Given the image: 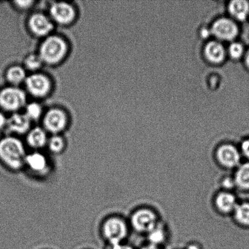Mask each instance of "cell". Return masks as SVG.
Returning a JSON list of instances; mask_svg holds the SVG:
<instances>
[{"mask_svg": "<svg viewBox=\"0 0 249 249\" xmlns=\"http://www.w3.org/2000/svg\"><path fill=\"white\" fill-rule=\"evenodd\" d=\"M25 145L20 139L7 136L0 140V162L12 172L24 168L27 156Z\"/></svg>", "mask_w": 249, "mask_h": 249, "instance_id": "1", "label": "cell"}, {"mask_svg": "<svg viewBox=\"0 0 249 249\" xmlns=\"http://www.w3.org/2000/svg\"><path fill=\"white\" fill-rule=\"evenodd\" d=\"M101 232L102 238L109 247L124 242L128 236V226L121 217L111 216L102 223Z\"/></svg>", "mask_w": 249, "mask_h": 249, "instance_id": "2", "label": "cell"}, {"mask_svg": "<svg viewBox=\"0 0 249 249\" xmlns=\"http://www.w3.org/2000/svg\"><path fill=\"white\" fill-rule=\"evenodd\" d=\"M67 50V43L62 38L51 36L43 41L39 55L43 62L48 64H55L65 57Z\"/></svg>", "mask_w": 249, "mask_h": 249, "instance_id": "3", "label": "cell"}, {"mask_svg": "<svg viewBox=\"0 0 249 249\" xmlns=\"http://www.w3.org/2000/svg\"><path fill=\"white\" fill-rule=\"evenodd\" d=\"M160 223L157 214L149 209L137 210L131 214L130 218V224L134 230L146 235Z\"/></svg>", "mask_w": 249, "mask_h": 249, "instance_id": "4", "label": "cell"}, {"mask_svg": "<svg viewBox=\"0 0 249 249\" xmlns=\"http://www.w3.org/2000/svg\"><path fill=\"white\" fill-rule=\"evenodd\" d=\"M24 168L36 177H44L50 173L51 164L43 151H31L27 154Z\"/></svg>", "mask_w": 249, "mask_h": 249, "instance_id": "5", "label": "cell"}, {"mask_svg": "<svg viewBox=\"0 0 249 249\" xmlns=\"http://www.w3.org/2000/svg\"><path fill=\"white\" fill-rule=\"evenodd\" d=\"M26 97L21 89L7 88L0 92V106L7 111H16L26 103Z\"/></svg>", "mask_w": 249, "mask_h": 249, "instance_id": "6", "label": "cell"}, {"mask_svg": "<svg viewBox=\"0 0 249 249\" xmlns=\"http://www.w3.org/2000/svg\"><path fill=\"white\" fill-rule=\"evenodd\" d=\"M216 157L220 165L227 168H237L240 165V151L231 144L219 146L216 151Z\"/></svg>", "mask_w": 249, "mask_h": 249, "instance_id": "7", "label": "cell"}, {"mask_svg": "<svg viewBox=\"0 0 249 249\" xmlns=\"http://www.w3.org/2000/svg\"><path fill=\"white\" fill-rule=\"evenodd\" d=\"M67 124V118L64 112L60 109H52L46 113L43 120V125L46 132L53 134H59L64 130Z\"/></svg>", "mask_w": 249, "mask_h": 249, "instance_id": "8", "label": "cell"}, {"mask_svg": "<svg viewBox=\"0 0 249 249\" xmlns=\"http://www.w3.org/2000/svg\"><path fill=\"white\" fill-rule=\"evenodd\" d=\"M27 89L34 96H45L50 91L51 84L48 77L43 74H33L26 79Z\"/></svg>", "mask_w": 249, "mask_h": 249, "instance_id": "9", "label": "cell"}, {"mask_svg": "<svg viewBox=\"0 0 249 249\" xmlns=\"http://www.w3.org/2000/svg\"><path fill=\"white\" fill-rule=\"evenodd\" d=\"M50 13L54 21L61 24L70 23L75 17L73 7L65 2L53 3L51 7Z\"/></svg>", "mask_w": 249, "mask_h": 249, "instance_id": "10", "label": "cell"}, {"mask_svg": "<svg viewBox=\"0 0 249 249\" xmlns=\"http://www.w3.org/2000/svg\"><path fill=\"white\" fill-rule=\"evenodd\" d=\"M212 31L217 37L223 40H231L237 35L238 27L230 19L220 18L214 22Z\"/></svg>", "mask_w": 249, "mask_h": 249, "instance_id": "11", "label": "cell"}, {"mask_svg": "<svg viewBox=\"0 0 249 249\" xmlns=\"http://www.w3.org/2000/svg\"><path fill=\"white\" fill-rule=\"evenodd\" d=\"M48 139L45 129L36 127L27 134L26 144L33 151H42L43 148H46Z\"/></svg>", "mask_w": 249, "mask_h": 249, "instance_id": "12", "label": "cell"}, {"mask_svg": "<svg viewBox=\"0 0 249 249\" xmlns=\"http://www.w3.org/2000/svg\"><path fill=\"white\" fill-rule=\"evenodd\" d=\"M29 26L34 34L44 36L50 33L53 28V23L43 14H34L29 21Z\"/></svg>", "mask_w": 249, "mask_h": 249, "instance_id": "13", "label": "cell"}, {"mask_svg": "<svg viewBox=\"0 0 249 249\" xmlns=\"http://www.w3.org/2000/svg\"><path fill=\"white\" fill-rule=\"evenodd\" d=\"M30 125L31 120L26 114H14L7 123L9 131L18 134L28 133Z\"/></svg>", "mask_w": 249, "mask_h": 249, "instance_id": "14", "label": "cell"}, {"mask_svg": "<svg viewBox=\"0 0 249 249\" xmlns=\"http://www.w3.org/2000/svg\"><path fill=\"white\" fill-rule=\"evenodd\" d=\"M238 203L233 194L229 192L219 193L215 197V206L219 211L224 213L233 212Z\"/></svg>", "mask_w": 249, "mask_h": 249, "instance_id": "15", "label": "cell"}, {"mask_svg": "<svg viewBox=\"0 0 249 249\" xmlns=\"http://www.w3.org/2000/svg\"><path fill=\"white\" fill-rule=\"evenodd\" d=\"M205 54L211 62L219 63L224 60L225 50L221 43L213 41L206 45Z\"/></svg>", "mask_w": 249, "mask_h": 249, "instance_id": "16", "label": "cell"}, {"mask_svg": "<svg viewBox=\"0 0 249 249\" xmlns=\"http://www.w3.org/2000/svg\"><path fill=\"white\" fill-rule=\"evenodd\" d=\"M233 179L235 186L242 190H249V162L238 166Z\"/></svg>", "mask_w": 249, "mask_h": 249, "instance_id": "17", "label": "cell"}, {"mask_svg": "<svg viewBox=\"0 0 249 249\" xmlns=\"http://www.w3.org/2000/svg\"><path fill=\"white\" fill-rule=\"evenodd\" d=\"M229 11L240 20H244L249 13V4L245 0H234L229 4Z\"/></svg>", "mask_w": 249, "mask_h": 249, "instance_id": "18", "label": "cell"}, {"mask_svg": "<svg viewBox=\"0 0 249 249\" xmlns=\"http://www.w3.org/2000/svg\"><path fill=\"white\" fill-rule=\"evenodd\" d=\"M67 144L65 139L59 134L52 135L48 139L46 148L53 155H60L64 152Z\"/></svg>", "mask_w": 249, "mask_h": 249, "instance_id": "19", "label": "cell"}, {"mask_svg": "<svg viewBox=\"0 0 249 249\" xmlns=\"http://www.w3.org/2000/svg\"><path fill=\"white\" fill-rule=\"evenodd\" d=\"M148 240L150 245L158 246L164 243L167 238V233L166 230L162 223L158 224L156 228L153 229L150 233L147 234Z\"/></svg>", "mask_w": 249, "mask_h": 249, "instance_id": "20", "label": "cell"}, {"mask_svg": "<svg viewBox=\"0 0 249 249\" xmlns=\"http://www.w3.org/2000/svg\"><path fill=\"white\" fill-rule=\"evenodd\" d=\"M233 213L238 223L243 225L249 226V203L244 202L238 204Z\"/></svg>", "mask_w": 249, "mask_h": 249, "instance_id": "21", "label": "cell"}, {"mask_svg": "<svg viewBox=\"0 0 249 249\" xmlns=\"http://www.w3.org/2000/svg\"><path fill=\"white\" fill-rule=\"evenodd\" d=\"M7 78L12 84L15 85L19 84L25 79V72H24L23 68L21 67H12L10 68L7 72Z\"/></svg>", "mask_w": 249, "mask_h": 249, "instance_id": "22", "label": "cell"}, {"mask_svg": "<svg viewBox=\"0 0 249 249\" xmlns=\"http://www.w3.org/2000/svg\"><path fill=\"white\" fill-rule=\"evenodd\" d=\"M41 114V108L38 104L32 103L26 107V115L30 120H36Z\"/></svg>", "mask_w": 249, "mask_h": 249, "instance_id": "23", "label": "cell"}, {"mask_svg": "<svg viewBox=\"0 0 249 249\" xmlns=\"http://www.w3.org/2000/svg\"><path fill=\"white\" fill-rule=\"evenodd\" d=\"M42 62L43 60H41L40 55H31L26 58L25 65L29 70H36L41 67Z\"/></svg>", "mask_w": 249, "mask_h": 249, "instance_id": "24", "label": "cell"}, {"mask_svg": "<svg viewBox=\"0 0 249 249\" xmlns=\"http://www.w3.org/2000/svg\"><path fill=\"white\" fill-rule=\"evenodd\" d=\"M243 46L239 43H233L229 48V53L233 58H240L243 54Z\"/></svg>", "mask_w": 249, "mask_h": 249, "instance_id": "25", "label": "cell"}, {"mask_svg": "<svg viewBox=\"0 0 249 249\" xmlns=\"http://www.w3.org/2000/svg\"><path fill=\"white\" fill-rule=\"evenodd\" d=\"M222 185L226 189H230L233 186H235V182H234L233 178L227 177L222 180Z\"/></svg>", "mask_w": 249, "mask_h": 249, "instance_id": "26", "label": "cell"}, {"mask_svg": "<svg viewBox=\"0 0 249 249\" xmlns=\"http://www.w3.org/2000/svg\"><path fill=\"white\" fill-rule=\"evenodd\" d=\"M241 148L243 155L249 159V139L243 142Z\"/></svg>", "mask_w": 249, "mask_h": 249, "instance_id": "27", "label": "cell"}, {"mask_svg": "<svg viewBox=\"0 0 249 249\" xmlns=\"http://www.w3.org/2000/svg\"><path fill=\"white\" fill-rule=\"evenodd\" d=\"M109 249H133L131 246L126 245V244L121 243L119 245L109 246Z\"/></svg>", "mask_w": 249, "mask_h": 249, "instance_id": "28", "label": "cell"}, {"mask_svg": "<svg viewBox=\"0 0 249 249\" xmlns=\"http://www.w3.org/2000/svg\"><path fill=\"white\" fill-rule=\"evenodd\" d=\"M33 1H17L16 3L19 7H21V8H26V7L31 6V4L33 3Z\"/></svg>", "mask_w": 249, "mask_h": 249, "instance_id": "29", "label": "cell"}, {"mask_svg": "<svg viewBox=\"0 0 249 249\" xmlns=\"http://www.w3.org/2000/svg\"><path fill=\"white\" fill-rule=\"evenodd\" d=\"M7 120L5 116L2 113H0V129L7 126Z\"/></svg>", "mask_w": 249, "mask_h": 249, "instance_id": "30", "label": "cell"}, {"mask_svg": "<svg viewBox=\"0 0 249 249\" xmlns=\"http://www.w3.org/2000/svg\"><path fill=\"white\" fill-rule=\"evenodd\" d=\"M141 249H160L158 248V246H154L152 245H150L149 244L147 246H144V247L142 248Z\"/></svg>", "mask_w": 249, "mask_h": 249, "instance_id": "31", "label": "cell"}, {"mask_svg": "<svg viewBox=\"0 0 249 249\" xmlns=\"http://www.w3.org/2000/svg\"><path fill=\"white\" fill-rule=\"evenodd\" d=\"M187 249H200L198 246L195 245V244H191L188 246Z\"/></svg>", "mask_w": 249, "mask_h": 249, "instance_id": "32", "label": "cell"}, {"mask_svg": "<svg viewBox=\"0 0 249 249\" xmlns=\"http://www.w3.org/2000/svg\"><path fill=\"white\" fill-rule=\"evenodd\" d=\"M246 64H247L248 67L249 68V50L248 51L247 54H246Z\"/></svg>", "mask_w": 249, "mask_h": 249, "instance_id": "33", "label": "cell"}]
</instances>
